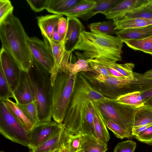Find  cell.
I'll return each instance as SVG.
<instances>
[{
    "label": "cell",
    "mask_w": 152,
    "mask_h": 152,
    "mask_svg": "<svg viewBox=\"0 0 152 152\" xmlns=\"http://www.w3.org/2000/svg\"><path fill=\"white\" fill-rule=\"evenodd\" d=\"M124 42L117 36L107 35L94 30L80 34L73 50L83 52V56L102 62L116 63L122 61Z\"/></svg>",
    "instance_id": "cell-1"
},
{
    "label": "cell",
    "mask_w": 152,
    "mask_h": 152,
    "mask_svg": "<svg viewBox=\"0 0 152 152\" xmlns=\"http://www.w3.org/2000/svg\"><path fill=\"white\" fill-rule=\"evenodd\" d=\"M2 47L13 58L20 70L28 72L33 64L27 34L13 14L0 23Z\"/></svg>",
    "instance_id": "cell-2"
},
{
    "label": "cell",
    "mask_w": 152,
    "mask_h": 152,
    "mask_svg": "<svg viewBox=\"0 0 152 152\" xmlns=\"http://www.w3.org/2000/svg\"><path fill=\"white\" fill-rule=\"evenodd\" d=\"M109 99L96 90L81 72L77 74L74 91L63 124L69 134L80 133L87 103Z\"/></svg>",
    "instance_id": "cell-3"
},
{
    "label": "cell",
    "mask_w": 152,
    "mask_h": 152,
    "mask_svg": "<svg viewBox=\"0 0 152 152\" xmlns=\"http://www.w3.org/2000/svg\"><path fill=\"white\" fill-rule=\"evenodd\" d=\"M28 74L37 107L39 122L50 121L52 118L51 74L41 69L33 61Z\"/></svg>",
    "instance_id": "cell-4"
},
{
    "label": "cell",
    "mask_w": 152,
    "mask_h": 152,
    "mask_svg": "<svg viewBox=\"0 0 152 152\" xmlns=\"http://www.w3.org/2000/svg\"><path fill=\"white\" fill-rule=\"evenodd\" d=\"M77 75H72L59 69L53 83L52 118L58 124L63 123L74 89Z\"/></svg>",
    "instance_id": "cell-5"
},
{
    "label": "cell",
    "mask_w": 152,
    "mask_h": 152,
    "mask_svg": "<svg viewBox=\"0 0 152 152\" xmlns=\"http://www.w3.org/2000/svg\"><path fill=\"white\" fill-rule=\"evenodd\" d=\"M80 72L96 90L107 98L115 99L129 92L130 80L126 77L106 76L90 72Z\"/></svg>",
    "instance_id": "cell-6"
},
{
    "label": "cell",
    "mask_w": 152,
    "mask_h": 152,
    "mask_svg": "<svg viewBox=\"0 0 152 152\" xmlns=\"http://www.w3.org/2000/svg\"><path fill=\"white\" fill-rule=\"evenodd\" d=\"M93 102L105 119L115 122L132 136L134 115L137 108L119 104L111 99Z\"/></svg>",
    "instance_id": "cell-7"
},
{
    "label": "cell",
    "mask_w": 152,
    "mask_h": 152,
    "mask_svg": "<svg viewBox=\"0 0 152 152\" xmlns=\"http://www.w3.org/2000/svg\"><path fill=\"white\" fill-rule=\"evenodd\" d=\"M0 132L12 142L28 147L27 132L9 111L2 101L0 103Z\"/></svg>",
    "instance_id": "cell-8"
},
{
    "label": "cell",
    "mask_w": 152,
    "mask_h": 152,
    "mask_svg": "<svg viewBox=\"0 0 152 152\" xmlns=\"http://www.w3.org/2000/svg\"><path fill=\"white\" fill-rule=\"evenodd\" d=\"M28 41L33 61L41 69L51 74L55 69V62L50 50L37 37H28Z\"/></svg>",
    "instance_id": "cell-9"
},
{
    "label": "cell",
    "mask_w": 152,
    "mask_h": 152,
    "mask_svg": "<svg viewBox=\"0 0 152 152\" xmlns=\"http://www.w3.org/2000/svg\"><path fill=\"white\" fill-rule=\"evenodd\" d=\"M60 124L54 121L39 122L34 125L27 132L29 140L28 147L30 150L34 149L48 140L58 128Z\"/></svg>",
    "instance_id": "cell-10"
},
{
    "label": "cell",
    "mask_w": 152,
    "mask_h": 152,
    "mask_svg": "<svg viewBox=\"0 0 152 152\" xmlns=\"http://www.w3.org/2000/svg\"><path fill=\"white\" fill-rule=\"evenodd\" d=\"M0 66L13 92L19 81L21 70L12 56L2 48L0 53Z\"/></svg>",
    "instance_id": "cell-11"
},
{
    "label": "cell",
    "mask_w": 152,
    "mask_h": 152,
    "mask_svg": "<svg viewBox=\"0 0 152 152\" xmlns=\"http://www.w3.org/2000/svg\"><path fill=\"white\" fill-rule=\"evenodd\" d=\"M69 134L63 123L60 124L55 132L43 143L29 152H54L66 147Z\"/></svg>",
    "instance_id": "cell-12"
},
{
    "label": "cell",
    "mask_w": 152,
    "mask_h": 152,
    "mask_svg": "<svg viewBox=\"0 0 152 152\" xmlns=\"http://www.w3.org/2000/svg\"><path fill=\"white\" fill-rule=\"evenodd\" d=\"M67 27L64 40L65 49L67 52L73 51L80 33L85 28L80 20L75 17H67Z\"/></svg>",
    "instance_id": "cell-13"
},
{
    "label": "cell",
    "mask_w": 152,
    "mask_h": 152,
    "mask_svg": "<svg viewBox=\"0 0 152 152\" xmlns=\"http://www.w3.org/2000/svg\"><path fill=\"white\" fill-rule=\"evenodd\" d=\"M13 93L16 103L26 104L34 100L28 72L21 71L19 81Z\"/></svg>",
    "instance_id": "cell-14"
},
{
    "label": "cell",
    "mask_w": 152,
    "mask_h": 152,
    "mask_svg": "<svg viewBox=\"0 0 152 152\" xmlns=\"http://www.w3.org/2000/svg\"><path fill=\"white\" fill-rule=\"evenodd\" d=\"M148 0H125L103 14L110 20L120 18L128 12L146 4Z\"/></svg>",
    "instance_id": "cell-15"
},
{
    "label": "cell",
    "mask_w": 152,
    "mask_h": 152,
    "mask_svg": "<svg viewBox=\"0 0 152 152\" xmlns=\"http://www.w3.org/2000/svg\"><path fill=\"white\" fill-rule=\"evenodd\" d=\"M44 42L52 53L55 62V67L51 74V83H53L58 72V69L66 51L64 48V41H57L48 38L46 35H42Z\"/></svg>",
    "instance_id": "cell-16"
},
{
    "label": "cell",
    "mask_w": 152,
    "mask_h": 152,
    "mask_svg": "<svg viewBox=\"0 0 152 152\" xmlns=\"http://www.w3.org/2000/svg\"><path fill=\"white\" fill-rule=\"evenodd\" d=\"M115 34L123 40L143 39L152 35V25L118 30L116 32Z\"/></svg>",
    "instance_id": "cell-17"
},
{
    "label": "cell",
    "mask_w": 152,
    "mask_h": 152,
    "mask_svg": "<svg viewBox=\"0 0 152 152\" xmlns=\"http://www.w3.org/2000/svg\"><path fill=\"white\" fill-rule=\"evenodd\" d=\"M62 17L63 15L58 14L37 17L36 18L38 25L42 35H45L49 39H52L53 30Z\"/></svg>",
    "instance_id": "cell-18"
},
{
    "label": "cell",
    "mask_w": 152,
    "mask_h": 152,
    "mask_svg": "<svg viewBox=\"0 0 152 152\" xmlns=\"http://www.w3.org/2000/svg\"><path fill=\"white\" fill-rule=\"evenodd\" d=\"M94 127L96 137L107 144L110 137L105 124V118L98 108L94 103Z\"/></svg>",
    "instance_id": "cell-19"
},
{
    "label": "cell",
    "mask_w": 152,
    "mask_h": 152,
    "mask_svg": "<svg viewBox=\"0 0 152 152\" xmlns=\"http://www.w3.org/2000/svg\"><path fill=\"white\" fill-rule=\"evenodd\" d=\"M94 102H89L83 113L80 133L87 134L96 138L94 127Z\"/></svg>",
    "instance_id": "cell-20"
},
{
    "label": "cell",
    "mask_w": 152,
    "mask_h": 152,
    "mask_svg": "<svg viewBox=\"0 0 152 152\" xmlns=\"http://www.w3.org/2000/svg\"><path fill=\"white\" fill-rule=\"evenodd\" d=\"M1 100L4 102L11 113L27 132L32 129L34 125L15 102L10 99Z\"/></svg>",
    "instance_id": "cell-21"
},
{
    "label": "cell",
    "mask_w": 152,
    "mask_h": 152,
    "mask_svg": "<svg viewBox=\"0 0 152 152\" xmlns=\"http://www.w3.org/2000/svg\"><path fill=\"white\" fill-rule=\"evenodd\" d=\"M95 6L88 12L79 15L76 18L86 21L96 14L101 13L103 14L121 2L122 0H95Z\"/></svg>",
    "instance_id": "cell-22"
},
{
    "label": "cell",
    "mask_w": 152,
    "mask_h": 152,
    "mask_svg": "<svg viewBox=\"0 0 152 152\" xmlns=\"http://www.w3.org/2000/svg\"><path fill=\"white\" fill-rule=\"evenodd\" d=\"M107 150V144L96 138L82 134L80 152H105Z\"/></svg>",
    "instance_id": "cell-23"
},
{
    "label": "cell",
    "mask_w": 152,
    "mask_h": 152,
    "mask_svg": "<svg viewBox=\"0 0 152 152\" xmlns=\"http://www.w3.org/2000/svg\"><path fill=\"white\" fill-rule=\"evenodd\" d=\"M129 92H143L152 88V78L144 74L134 72L133 78L129 82Z\"/></svg>",
    "instance_id": "cell-24"
},
{
    "label": "cell",
    "mask_w": 152,
    "mask_h": 152,
    "mask_svg": "<svg viewBox=\"0 0 152 152\" xmlns=\"http://www.w3.org/2000/svg\"><path fill=\"white\" fill-rule=\"evenodd\" d=\"M114 100L118 103L136 108L144 105L145 102L142 93L139 91L129 92Z\"/></svg>",
    "instance_id": "cell-25"
},
{
    "label": "cell",
    "mask_w": 152,
    "mask_h": 152,
    "mask_svg": "<svg viewBox=\"0 0 152 152\" xmlns=\"http://www.w3.org/2000/svg\"><path fill=\"white\" fill-rule=\"evenodd\" d=\"M80 0H48L46 10L49 12L62 15L69 10Z\"/></svg>",
    "instance_id": "cell-26"
},
{
    "label": "cell",
    "mask_w": 152,
    "mask_h": 152,
    "mask_svg": "<svg viewBox=\"0 0 152 152\" xmlns=\"http://www.w3.org/2000/svg\"><path fill=\"white\" fill-rule=\"evenodd\" d=\"M78 59L77 61L69 63L64 69V70L72 75H76L82 72L93 71L91 68L89 63L92 60L87 59L83 55L77 54Z\"/></svg>",
    "instance_id": "cell-27"
},
{
    "label": "cell",
    "mask_w": 152,
    "mask_h": 152,
    "mask_svg": "<svg viewBox=\"0 0 152 152\" xmlns=\"http://www.w3.org/2000/svg\"><path fill=\"white\" fill-rule=\"evenodd\" d=\"M152 124V107L144 105L138 108L134 115L133 127Z\"/></svg>",
    "instance_id": "cell-28"
},
{
    "label": "cell",
    "mask_w": 152,
    "mask_h": 152,
    "mask_svg": "<svg viewBox=\"0 0 152 152\" xmlns=\"http://www.w3.org/2000/svg\"><path fill=\"white\" fill-rule=\"evenodd\" d=\"M129 48L152 55V35L139 40H123Z\"/></svg>",
    "instance_id": "cell-29"
},
{
    "label": "cell",
    "mask_w": 152,
    "mask_h": 152,
    "mask_svg": "<svg viewBox=\"0 0 152 152\" xmlns=\"http://www.w3.org/2000/svg\"><path fill=\"white\" fill-rule=\"evenodd\" d=\"M95 0H80L76 5L62 14L67 17H76L90 10L96 5Z\"/></svg>",
    "instance_id": "cell-30"
},
{
    "label": "cell",
    "mask_w": 152,
    "mask_h": 152,
    "mask_svg": "<svg viewBox=\"0 0 152 152\" xmlns=\"http://www.w3.org/2000/svg\"><path fill=\"white\" fill-rule=\"evenodd\" d=\"M146 4L128 12L120 18L112 20L115 22L137 18L152 19V10L148 7Z\"/></svg>",
    "instance_id": "cell-31"
},
{
    "label": "cell",
    "mask_w": 152,
    "mask_h": 152,
    "mask_svg": "<svg viewBox=\"0 0 152 152\" xmlns=\"http://www.w3.org/2000/svg\"><path fill=\"white\" fill-rule=\"evenodd\" d=\"M118 31L124 29L141 27L152 25V19L134 18L114 22Z\"/></svg>",
    "instance_id": "cell-32"
},
{
    "label": "cell",
    "mask_w": 152,
    "mask_h": 152,
    "mask_svg": "<svg viewBox=\"0 0 152 152\" xmlns=\"http://www.w3.org/2000/svg\"><path fill=\"white\" fill-rule=\"evenodd\" d=\"M16 103L34 125L39 123L37 107L34 100L26 104Z\"/></svg>",
    "instance_id": "cell-33"
},
{
    "label": "cell",
    "mask_w": 152,
    "mask_h": 152,
    "mask_svg": "<svg viewBox=\"0 0 152 152\" xmlns=\"http://www.w3.org/2000/svg\"><path fill=\"white\" fill-rule=\"evenodd\" d=\"M88 27L90 30H94L112 36L115 34L117 31L113 21L111 20L107 21L92 23L89 25Z\"/></svg>",
    "instance_id": "cell-34"
},
{
    "label": "cell",
    "mask_w": 152,
    "mask_h": 152,
    "mask_svg": "<svg viewBox=\"0 0 152 152\" xmlns=\"http://www.w3.org/2000/svg\"><path fill=\"white\" fill-rule=\"evenodd\" d=\"M10 98L15 99L13 92L10 87L1 67L0 66V99Z\"/></svg>",
    "instance_id": "cell-35"
},
{
    "label": "cell",
    "mask_w": 152,
    "mask_h": 152,
    "mask_svg": "<svg viewBox=\"0 0 152 152\" xmlns=\"http://www.w3.org/2000/svg\"><path fill=\"white\" fill-rule=\"evenodd\" d=\"M112 68L117 71L125 77L132 80L133 78V69L134 64L132 63L119 64L116 63H108Z\"/></svg>",
    "instance_id": "cell-36"
},
{
    "label": "cell",
    "mask_w": 152,
    "mask_h": 152,
    "mask_svg": "<svg viewBox=\"0 0 152 152\" xmlns=\"http://www.w3.org/2000/svg\"><path fill=\"white\" fill-rule=\"evenodd\" d=\"M105 121L107 128L111 130L117 138L122 139L132 137L128 132L115 122L105 118Z\"/></svg>",
    "instance_id": "cell-37"
},
{
    "label": "cell",
    "mask_w": 152,
    "mask_h": 152,
    "mask_svg": "<svg viewBox=\"0 0 152 152\" xmlns=\"http://www.w3.org/2000/svg\"><path fill=\"white\" fill-rule=\"evenodd\" d=\"M81 144V134H69L66 147L69 152H80Z\"/></svg>",
    "instance_id": "cell-38"
},
{
    "label": "cell",
    "mask_w": 152,
    "mask_h": 152,
    "mask_svg": "<svg viewBox=\"0 0 152 152\" xmlns=\"http://www.w3.org/2000/svg\"><path fill=\"white\" fill-rule=\"evenodd\" d=\"M13 7L8 0H0V23L12 14Z\"/></svg>",
    "instance_id": "cell-39"
},
{
    "label": "cell",
    "mask_w": 152,
    "mask_h": 152,
    "mask_svg": "<svg viewBox=\"0 0 152 152\" xmlns=\"http://www.w3.org/2000/svg\"><path fill=\"white\" fill-rule=\"evenodd\" d=\"M136 143L131 140H127L118 143L115 147L113 152H134Z\"/></svg>",
    "instance_id": "cell-40"
},
{
    "label": "cell",
    "mask_w": 152,
    "mask_h": 152,
    "mask_svg": "<svg viewBox=\"0 0 152 152\" xmlns=\"http://www.w3.org/2000/svg\"><path fill=\"white\" fill-rule=\"evenodd\" d=\"M89 65L93 72L97 75L106 76L112 75L100 63L95 59H92L89 63Z\"/></svg>",
    "instance_id": "cell-41"
},
{
    "label": "cell",
    "mask_w": 152,
    "mask_h": 152,
    "mask_svg": "<svg viewBox=\"0 0 152 152\" xmlns=\"http://www.w3.org/2000/svg\"><path fill=\"white\" fill-rule=\"evenodd\" d=\"M138 141L148 144L152 145V125L148 127L135 136Z\"/></svg>",
    "instance_id": "cell-42"
},
{
    "label": "cell",
    "mask_w": 152,
    "mask_h": 152,
    "mask_svg": "<svg viewBox=\"0 0 152 152\" xmlns=\"http://www.w3.org/2000/svg\"><path fill=\"white\" fill-rule=\"evenodd\" d=\"M48 0H27L31 9L36 12H39L46 9Z\"/></svg>",
    "instance_id": "cell-43"
},
{
    "label": "cell",
    "mask_w": 152,
    "mask_h": 152,
    "mask_svg": "<svg viewBox=\"0 0 152 152\" xmlns=\"http://www.w3.org/2000/svg\"><path fill=\"white\" fill-rule=\"evenodd\" d=\"M58 31L62 41H64L67 27V19L62 17L60 19L57 25Z\"/></svg>",
    "instance_id": "cell-44"
},
{
    "label": "cell",
    "mask_w": 152,
    "mask_h": 152,
    "mask_svg": "<svg viewBox=\"0 0 152 152\" xmlns=\"http://www.w3.org/2000/svg\"><path fill=\"white\" fill-rule=\"evenodd\" d=\"M152 125V124H151L133 127L132 130V136H137L140 133Z\"/></svg>",
    "instance_id": "cell-45"
},
{
    "label": "cell",
    "mask_w": 152,
    "mask_h": 152,
    "mask_svg": "<svg viewBox=\"0 0 152 152\" xmlns=\"http://www.w3.org/2000/svg\"><path fill=\"white\" fill-rule=\"evenodd\" d=\"M53 39L57 41H63L61 39L58 29L57 26L55 28L53 32Z\"/></svg>",
    "instance_id": "cell-46"
},
{
    "label": "cell",
    "mask_w": 152,
    "mask_h": 152,
    "mask_svg": "<svg viewBox=\"0 0 152 152\" xmlns=\"http://www.w3.org/2000/svg\"><path fill=\"white\" fill-rule=\"evenodd\" d=\"M142 93L145 102L148 99L152 96V88Z\"/></svg>",
    "instance_id": "cell-47"
},
{
    "label": "cell",
    "mask_w": 152,
    "mask_h": 152,
    "mask_svg": "<svg viewBox=\"0 0 152 152\" xmlns=\"http://www.w3.org/2000/svg\"><path fill=\"white\" fill-rule=\"evenodd\" d=\"M144 105L152 107V96L145 102Z\"/></svg>",
    "instance_id": "cell-48"
},
{
    "label": "cell",
    "mask_w": 152,
    "mask_h": 152,
    "mask_svg": "<svg viewBox=\"0 0 152 152\" xmlns=\"http://www.w3.org/2000/svg\"><path fill=\"white\" fill-rule=\"evenodd\" d=\"M144 74L145 76L152 78V69L148 71Z\"/></svg>",
    "instance_id": "cell-49"
},
{
    "label": "cell",
    "mask_w": 152,
    "mask_h": 152,
    "mask_svg": "<svg viewBox=\"0 0 152 152\" xmlns=\"http://www.w3.org/2000/svg\"><path fill=\"white\" fill-rule=\"evenodd\" d=\"M146 6L152 10V0H148Z\"/></svg>",
    "instance_id": "cell-50"
},
{
    "label": "cell",
    "mask_w": 152,
    "mask_h": 152,
    "mask_svg": "<svg viewBox=\"0 0 152 152\" xmlns=\"http://www.w3.org/2000/svg\"><path fill=\"white\" fill-rule=\"evenodd\" d=\"M61 152H69V151L66 148V147L64 148H62Z\"/></svg>",
    "instance_id": "cell-51"
},
{
    "label": "cell",
    "mask_w": 152,
    "mask_h": 152,
    "mask_svg": "<svg viewBox=\"0 0 152 152\" xmlns=\"http://www.w3.org/2000/svg\"><path fill=\"white\" fill-rule=\"evenodd\" d=\"M62 149H58L55 150L54 152H61V150Z\"/></svg>",
    "instance_id": "cell-52"
},
{
    "label": "cell",
    "mask_w": 152,
    "mask_h": 152,
    "mask_svg": "<svg viewBox=\"0 0 152 152\" xmlns=\"http://www.w3.org/2000/svg\"><path fill=\"white\" fill-rule=\"evenodd\" d=\"M0 152H4L3 151H0Z\"/></svg>",
    "instance_id": "cell-53"
}]
</instances>
